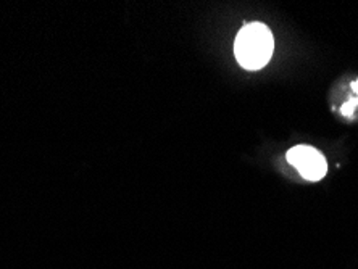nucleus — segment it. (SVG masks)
<instances>
[{"label": "nucleus", "instance_id": "nucleus-3", "mask_svg": "<svg viewBox=\"0 0 358 269\" xmlns=\"http://www.w3.org/2000/svg\"><path fill=\"white\" fill-rule=\"evenodd\" d=\"M352 89H354V91L357 92V96H358V79H357V81L352 82Z\"/></svg>", "mask_w": 358, "mask_h": 269}, {"label": "nucleus", "instance_id": "nucleus-2", "mask_svg": "<svg viewBox=\"0 0 358 269\" xmlns=\"http://www.w3.org/2000/svg\"><path fill=\"white\" fill-rule=\"evenodd\" d=\"M287 161L296 166L300 176L307 181H321L328 173V163L321 152L310 145H297L287 152Z\"/></svg>", "mask_w": 358, "mask_h": 269}, {"label": "nucleus", "instance_id": "nucleus-1", "mask_svg": "<svg viewBox=\"0 0 358 269\" xmlns=\"http://www.w3.org/2000/svg\"><path fill=\"white\" fill-rule=\"evenodd\" d=\"M275 39L270 28L263 23H249L239 31L234 42V55L245 70H262L271 60Z\"/></svg>", "mask_w": 358, "mask_h": 269}]
</instances>
